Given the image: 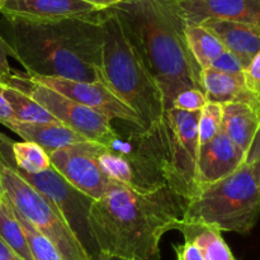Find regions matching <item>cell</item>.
Masks as SVG:
<instances>
[{"mask_svg": "<svg viewBox=\"0 0 260 260\" xmlns=\"http://www.w3.org/2000/svg\"><path fill=\"white\" fill-rule=\"evenodd\" d=\"M189 201L169 187L137 189L109 180L93 201L88 228L98 253L127 260H160V241L177 230Z\"/></svg>", "mask_w": 260, "mask_h": 260, "instance_id": "cell-1", "label": "cell"}, {"mask_svg": "<svg viewBox=\"0 0 260 260\" xmlns=\"http://www.w3.org/2000/svg\"><path fill=\"white\" fill-rule=\"evenodd\" d=\"M101 12L55 20L3 17L0 35L29 75L96 83L103 46Z\"/></svg>", "mask_w": 260, "mask_h": 260, "instance_id": "cell-2", "label": "cell"}, {"mask_svg": "<svg viewBox=\"0 0 260 260\" xmlns=\"http://www.w3.org/2000/svg\"><path fill=\"white\" fill-rule=\"evenodd\" d=\"M109 9L161 90L165 111L172 108L179 91L202 89V69L188 48L185 24L164 0H123Z\"/></svg>", "mask_w": 260, "mask_h": 260, "instance_id": "cell-3", "label": "cell"}, {"mask_svg": "<svg viewBox=\"0 0 260 260\" xmlns=\"http://www.w3.org/2000/svg\"><path fill=\"white\" fill-rule=\"evenodd\" d=\"M198 118L200 112L170 108L154 126L135 131L139 151L152 177L188 201L198 193Z\"/></svg>", "mask_w": 260, "mask_h": 260, "instance_id": "cell-4", "label": "cell"}, {"mask_svg": "<svg viewBox=\"0 0 260 260\" xmlns=\"http://www.w3.org/2000/svg\"><path fill=\"white\" fill-rule=\"evenodd\" d=\"M101 22V83L140 117L142 129L150 128L165 112L161 90L128 42L116 14L111 9L102 10Z\"/></svg>", "mask_w": 260, "mask_h": 260, "instance_id": "cell-5", "label": "cell"}, {"mask_svg": "<svg viewBox=\"0 0 260 260\" xmlns=\"http://www.w3.org/2000/svg\"><path fill=\"white\" fill-rule=\"evenodd\" d=\"M260 217V187L250 164L205 185L189 200L183 221L213 226L217 230L246 235Z\"/></svg>", "mask_w": 260, "mask_h": 260, "instance_id": "cell-6", "label": "cell"}, {"mask_svg": "<svg viewBox=\"0 0 260 260\" xmlns=\"http://www.w3.org/2000/svg\"><path fill=\"white\" fill-rule=\"evenodd\" d=\"M2 189L13 208L46 236L63 260H93L62 213L14 172L0 154Z\"/></svg>", "mask_w": 260, "mask_h": 260, "instance_id": "cell-7", "label": "cell"}, {"mask_svg": "<svg viewBox=\"0 0 260 260\" xmlns=\"http://www.w3.org/2000/svg\"><path fill=\"white\" fill-rule=\"evenodd\" d=\"M12 142L9 137L0 132V154L17 174H19L28 184L32 185L62 213L84 248L90 254L91 258H94L98 251L94 246L88 228V215L93 200L71 187L53 167L38 174H28L18 169L13 160Z\"/></svg>", "mask_w": 260, "mask_h": 260, "instance_id": "cell-8", "label": "cell"}, {"mask_svg": "<svg viewBox=\"0 0 260 260\" xmlns=\"http://www.w3.org/2000/svg\"><path fill=\"white\" fill-rule=\"evenodd\" d=\"M18 78L23 89L33 101L52 114L61 124L75 131L88 141L107 145L117 135L112 122L99 112L33 83L27 73H18Z\"/></svg>", "mask_w": 260, "mask_h": 260, "instance_id": "cell-9", "label": "cell"}, {"mask_svg": "<svg viewBox=\"0 0 260 260\" xmlns=\"http://www.w3.org/2000/svg\"><path fill=\"white\" fill-rule=\"evenodd\" d=\"M99 147L101 144L85 141L48 154L51 165L58 174L71 187L93 201L103 196L109 182L98 162Z\"/></svg>", "mask_w": 260, "mask_h": 260, "instance_id": "cell-10", "label": "cell"}, {"mask_svg": "<svg viewBox=\"0 0 260 260\" xmlns=\"http://www.w3.org/2000/svg\"><path fill=\"white\" fill-rule=\"evenodd\" d=\"M28 76L33 83L46 86L71 101H75L83 106L99 112L111 122L118 119V121L134 124L137 128H144L140 117L123 102L119 101L101 81L88 83V81H76L69 80V79L35 76L29 75V74Z\"/></svg>", "mask_w": 260, "mask_h": 260, "instance_id": "cell-11", "label": "cell"}, {"mask_svg": "<svg viewBox=\"0 0 260 260\" xmlns=\"http://www.w3.org/2000/svg\"><path fill=\"white\" fill-rule=\"evenodd\" d=\"M185 25L231 20L260 29V0H164Z\"/></svg>", "mask_w": 260, "mask_h": 260, "instance_id": "cell-12", "label": "cell"}, {"mask_svg": "<svg viewBox=\"0 0 260 260\" xmlns=\"http://www.w3.org/2000/svg\"><path fill=\"white\" fill-rule=\"evenodd\" d=\"M246 155L222 131L200 145L197 156L198 189L230 177L245 162Z\"/></svg>", "mask_w": 260, "mask_h": 260, "instance_id": "cell-13", "label": "cell"}, {"mask_svg": "<svg viewBox=\"0 0 260 260\" xmlns=\"http://www.w3.org/2000/svg\"><path fill=\"white\" fill-rule=\"evenodd\" d=\"M101 10L81 0H8L0 14L4 18L55 20L90 17Z\"/></svg>", "mask_w": 260, "mask_h": 260, "instance_id": "cell-14", "label": "cell"}, {"mask_svg": "<svg viewBox=\"0 0 260 260\" xmlns=\"http://www.w3.org/2000/svg\"><path fill=\"white\" fill-rule=\"evenodd\" d=\"M201 84L207 102L223 106L228 103H248L259 107V95L248 88L244 74L233 75L213 69L201 70Z\"/></svg>", "mask_w": 260, "mask_h": 260, "instance_id": "cell-15", "label": "cell"}, {"mask_svg": "<svg viewBox=\"0 0 260 260\" xmlns=\"http://www.w3.org/2000/svg\"><path fill=\"white\" fill-rule=\"evenodd\" d=\"M201 25L220 40L223 47L239 58L244 69L260 51V29L231 20H206Z\"/></svg>", "mask_w": 260, "mask_h": 260, "instance_id": "cell-16", "label": "cell"}, {"mask_svg": "<svg viewBox=\"0 0 260 260\" xmlns=\"http://www.w3.org/2000/svg\"><path fill=\"white\" fill-rule=\"evenodd\" d=\"M260 124L259 107L248 103H228L222 106L221 131L248 155Z\"/></svg>", "mask_w": 260, "mask_h": 260, "instance_id": "cell-17", "label": "cell"}, {"mask_svg": "<svg viewBox=\"0 0 260 260\" xmlns=\"http://www.w3.org/2000/svg\"><path fill=\"white\" fill-rule=\"evenodd\" d=\"M0 85L3 94L9 104L15 122L24 123H60L42 106L33 101L32 96L23 89L18 73H12L7 76H0Z\"/></svg>", "mask_w": 260, "mask_h": 260, "instance_id": "cell-18", "label": "cell"}, {"mask_svg": "<svg viewBox=\"0 0 260 260\" xmlns=\"http://www.w3.org/2000/svg\"><path fill=\"white\" fill-rule=\"evenodd\" d=\"M24 141L40 145L47 154L70 145L88 141L75 131L61 123H24L13 122L8 126Z\"/></svg>", "mask_w": 260, "mask_h": 260, "instance_id": "cell-19", "label": "cell"}, {"mask_svg": "<svg viewBox=\"0 0 260 260\" xmlns=\"http://www.w3.org/2000/svg\"><path fill=\"white\" fill-rule=\"evenodd\" d=\"M177 230L183 234L185 241L198 246L205 260H236L221 231L213 226L182 221Z\"/></svg>", "mask_w": 260, "mask_h": 260, "instance_id": "cell-20", "label": "cell"}, {"mask_svg": "<svg viewBox=\"0 0 260 260\" xmlns=\"http://www.w3.org/2000/svg\"><path fill=\"white\" fill-rule=\"evenodd\" d=\"M188 48L201 69H208L211 63L226 50L211 30L203 25H184Z\"/></svg>", "mask_w": 260, "mask_h": 260, "instance_id": "cell-21", "label": "cell"}, {"mask_svg": "<svg viewBox=\"0 0 260 260\" xmlns=\"http://www.w3.org/2000/svg\"><path fill=\"white\" fill-rule=\"evenodd\" d=\"M0 239L24 260H33L22 225L4 192L0 196Z\"/></svg>", "mask_w": 260, "mask_h": 260, "instance_id": "cell-22", "label": "cell"}, {"mask_svg": "<svg viewBox=\"0 0 260 260\" xmlns=\"http://www.w3.org/2000/svg\"><path fill=\"white\" fill-rule=\"evenodd\" d=\"M12 155L15 167L28 174H38L50 169V155L40 146L30 141L12 142Z\"/></svg>", "mask_w": 260, "mask_h": 260, "instance_id": "cell-23", "label": "cell"}, {"mask_svg": "<svg viewBox=\"0 0 260 260\" xmlns=\"http://www.w3.org/2000/svg\"><path fill=\"white\" fill-rule=\"evenodd\" d=\"M17 217L25 234L33 260H63L61 254L56 249V246L43 234H41L37 229L33 228L27 220H24L18 213Z\"/></svg>", "mask_w": 260, "mask_h": 260, "instance_id": "cell-24", "label": "cell"}, {"mask_svg": "<svg viewBox=\"0 0 260 260\" xmlns=\"http://www.w3.org/2000/svg\"><path fill=\"white\" fill-rule=\"evenodd\" d=\"M222 124V106L207 102L198 118V142L200 145L211 141L221 132Z\"/></svg>", "mask_w": 260, "mask_h": 260, "instance_id": "cell-25", "label": "cell"}, {"mask_svg": "<svg viewBox=\"0 0 260 260\" xmlns=\"http://www.w3.org/2000/svg\"><path fill=\"white\" fill-rule=\"evenodd\" d=\"M207 104L205 91L198 88H189L179 91L172 103V108L184 112H201Z\"/></svg>", "mask_w": 260, "mask_h": 260, "instance_id": "cell-26", "label": "cell"}, {"mask_svg": "<svg viewBox=\"0 0 260 260\" xmlns=\"http://www.w3.org/2000/svg\"><path fill=\"white\" fill-rule=\"evenodd\" d=\"M210 69H213V70L221 71V73L225 74H233V75H240V74H244V66L241 65L239 58L228 50L223 51V52L211 63Z\"/></svg>", "mask_w": 260, "mask_h": 260, "instance_id": "cell-27", "label": "cell"}, {"mask_svg": "<svg viewBox=\"0 0 260 260\" xmlns=\"http://www.w3.org/2000/svg\"><path fill=\"white\" fill-rule=\"evenodd\" d=\"M244 79L248 88L255 94H260V51L251 58L249 65L244 69Z\"/></svg>", "mask_w": 260, "mask_h": 260, "instance_id": "cell-28", "label": "cell"}, {"mask_svg": "<svg viewBox=\"0 0 260 260\" xmlns=\"http://www.w3.org/2000/svg\"><path fill=\"white\" fill-rule=\"evenodd\" d=\"M177 260H205L197 245L189 241H184L183 245H175Z\"/></svg>", "mask_w": 260, "mask_h": 260, "instance_id": "cell-29", "label": "cell"}, {"mask_svg": "<svg viewBox=\"0 0 260 260\" xmlns=\"http://www.w3.org/2000/svg\"><path fill=\"white\" fill-rule=\"evenodd\" d=\"M8 57H12V50L0 35V76H7L12 73Z\"/></svg>", "mask_w": 260, "mask_h": 260, "instance_id": "cell-30", "label": "cell"}, {"mask_svg": "<svg viewBox=\"0 0 260 260\" xmlns=\"http://www.w3.org/2000/svg\"><path fill=\"white\" fill-rule=\"evenodd\" d=\"M13 122H15L14 116H13L9 104L5 101L4 94H3V88L2 85H0V123L4 124L5 127H8L10 123H13Z\"/></svg>", "mask_w": 260, "mask_h": 260, "instance_id": "cell-31", "label": "cell"}, {"mask_svg": "<svg viewBox=\"0 0 260 260\" xmlns=\"http://www.w3.org/2000/svg\"><path fill=\"white\" fill-rule=\"evenodd\" d=\"M259 112H260V94H259ZM260 161V124L256 136L254 139L253 145H251L250 150H249L248 155H246V164H254V162Z\"/></svg>", "mask_w": 260, "mask_h": 260, "instance_id": "cell-32", "label": "cell"}, {"mask_svg": "<svg viewBox=\"0 0 260 260\" xmlns=\"http://www.w3.org/2000/svg\"><path fill=\"white\" fill-rule=\"evenodd\" d=\"M0 260H24L0 239Z\"/></svg>", "mask_w": 260, "mask_h": 260, "instance_id": "cell-33", "label": "cell"}, {"mask_svg": "<svg viewBox=\"0 0 260 260\" xmlns=\"http://www.w3.org/2000/svg\"><path fill=\"white\" fill-rule=\"evenodd\" d=\"M81 2L88 3V4L93 5V7H95L96 9L99 10H106L114 7V5L119 4V3H122L123 0H81Z\"/></svg>", "mask_w": 260, "mask_h": 260, "instance_id": "cell-34", "label": "cell"}, {"mask_svg": "<svg viewBox=\"0 0 260 260\" xmlns=\"http://www.w3.org/2000/svg\"><path fill=\"white\" fill-rule=\"evenodd\" d=\"M93 260H127L123 258H119V256H114V255H109V254H104V253H98L95 256H94Z\"/></svg>", "mask_w": 260, "mask_h": 260, "instance_id": "cell-35", "label": "cell"}, {"mask_svg": "<svg viewBox=\"0 0 260 260\" xmlns=\"http://www.w3.org/2000/svg\"><path fill=\"white\" fill-rule=\"evenodd\" d=\"M251 168H253V173H254V177H255L256 182H258L259 187H260V161L254 162V164H250Z\"/></svg>", "mask_w": 260, "mask_h": 260, "instance_id": "cell-36", "label": "cell"}, {"mask_svg": "<svg viewBox=\"0 0 260 260\" xmlns=\"http://www.w3.org/2000/svg\"><path fill=\"white\" fill-rule=\"evenodd\" d=\"M8 0H0V10L3 9V7H4L5 5V3H7Z\"/></svg>", "mask_w": 260, "mask_h": 260, "instance_id": "cell-37", "label": "cell"}, {"mask_svg": "<svg viewBox=\"0 0 260 260\" xmlns=\"http://www.w3.org/2000/svg\"><path fill=\"white\" fill-rule=\"evenodd\" d=\"M3 193V189H2V180H0V196H2Z\"/></svg>", "mask_w": 260, "mask_h": 260, "instance_id": "cell-38", "label": "cell"}]
</instances>
